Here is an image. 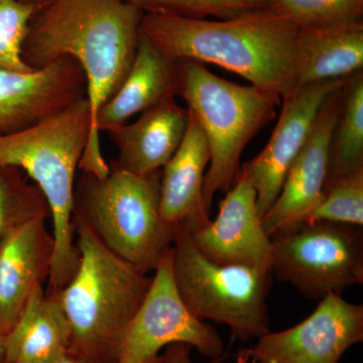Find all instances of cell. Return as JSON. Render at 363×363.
I'll list each match as a JSON object with an SVG mask.
<instances>
[{"label": "cell", "instance_id": "6da1fadb", "mask_svg": "<svg viewBox=\"0 0 363 363\" xmlns=\"http://www.w3.org/2000/svg\"><path fill=\"white\" fill-rule=\"evenodd\" d=\"M143 16L126 0H54L33 13L23 40L21 57L33 71L69 57L84 72L92 123L78 169L99 179L111 168L95 128L97 113L130 73Z\"/></svg>", "mask_w": 363, "mask_h": 363}, {"label": "cell", "instance_id": "7a4b0ae2", "mask_svg": "<svg viewBox=\"0 0 363 363\" xmlns=\"http://www.w3.org/2000/svg\"><path fill=\"white\" fill-rule=\"evenodd\" d=\"M297 32L267 11L217 21L145 14L140 25L162 54L214 64L281 98L298 87Z\"/></svg>", "mask_w": 363, "mask_h": 363}, {"label": "cell", "instance_id": "3957f363", "mask_svg": "<svg viewBox=\"0 0 363 363\" xmlns=\"http://www.w3.org/2000/svg\"><path fill=\"white\" fill-rule=\"evenodd\" d=\"M91 123L89 101L83 97L28 128L0 136V166L21 169L49 205L55 250L45 294L61 292L80 264L73 224L74 190Z\"/></svg>", "mask_w": 363, "mask_h": 363}, {"label": "cell", "instance_id": "277c9868", "mask_svg": "<svg viewBox=\"0 0 363 363\" xmlns=\"http://www.w3.org/2000/svg\"><path fill=\"white\" fill-rule=\"evenodd\" d=\"M73 224L80 264L59 293L71 328L69 354L88 363H116L152 277L105 247L79 215L73 214Z\"/></svg>", "mask_w": 363, "mask_h": 363}, {"label": "cell", "instance_id": "5b68a950", "mask_svg": "<svg viewBox=\"0 0 363 363\" xmlns=\"http://www.w3.org/2000/svg\"><path fill=\"white\" fill-rule=\"evenodd\" d=\"M99 179H76L73 214H77L112 252L149 274L172 247L176 226L161 212V171L138 176L114 164Z\"/></svg>", "mask_w": 363, "mask_h": 363}, {"label": "cell", "instance_id": "8992f818", "mask_svg": "<svg viewBox=\"0 0 363 363\" xmlns=\"http://www.w3.org/2000/svg\"><path fill=\"white\" fill-rule=\"evenodd\" d=\"M178 96L185 100L209 143L211 160L203 195L207 209L217 192L225 194L240 169L247 143L276 117L281 97L255 85L230 82L194 60L179 59Z\"/></svg>", "mask_w": 363, "mask_h": 363}, {"label": "cell", "instance_id": "52a82bcc", "mask_svg": "<svg viewBox=\"0 0 363 363\" xmlns=\"http://www.w3.org/2000/svg\"><path fill=\"white\" fill-rule=\"evenodd\" d=\"M172 269L177 292L198 319L226 325L242 342L271 331L267 305L271 269L214 264L196 247L183 226L176 229Z\"/></svg>", "mask_w": 363, "mask_h": 363}, {"label": "cell", "instance_id": "ba28073f", "mask_svg": "<svg viewBox=\"0 0 363 363\" xmlns=\"http://www.w3.org/2000/svg\"><path fill=\"white\" fill-rule=\"evenodd\" d=\"M272 277L311 300L363 284L362 227L334 222L303 223L271 238Z\"/></svg>", "mask_w": 363, "mask_h": 363}, {"label": "cell", "instance_id": "9c48e42d", "mask_svg": "<svg viewBox=\"0 0 363 363\" xmlns=\"http://www.w3.org/2000/svg\"><path fill=\"white\" fill-rule=\"evenodd\" d=\"M173 343H187L212 360L225 355L216 329L189 311L177 292L169 247L126 332L116 363H157L161 351Z\"/></svg>", "mask_w": 363, "mask_h": 363}, {"label": "cell", "instance_id": "30bf717a", "mask_svg": "<svg viewBox=\"0 0 363 363\" xmlns=\"http://www.w3.org/2000/svg\"><path fill=\"white\" fill-rule=\"evenodd\" d=\"M362 341L363 306L329 294L304 321L260 336L238 353L235 363H339Z\"/></svg>", "mask_w": 363, "mask_h": 363}, {"label": "cell", "instance_id": "8fae6325", "mask_svg": "<svg viewBox=\"0 0 363 363\" xmlns=\"http://www.w3.org/2000/svg\"><path fill=\"white\" fill-rule=\"evenodd\" d=\"M345 80L334 79L298 86L281 98L279 121L266 147L240 167L257 192L260 218L278 198L291 167L311 133L324 100Z\"/></svg>", "mask_w": 363, "mask_h": 363}, {"label": "cell", "instance_id": "7c38bea8", "mask_svg": "<svg viewBox=\"0 0 363 363\" xmlns=\"http://www.w3.org/2000/svg\"><path fill=\"white\" fill-rule=\"evenodd\" d=\"M190 234L196 247L214 264L272 271V240L262 228L257 192L241 169L219 202L216 219Z\"/></svg>", "mask_w": 363, "mask_h": 363}, {"label": "cell", "instance_id": "4fadbf2b", "mask_svg": "<svg viewBox=\"0 0 363 363\" xmlns=\"http://www.w3.org/2000/svg\"><path fill=\"white\" fill-rule=\"evenodd\" d=\"M343 85L324 100L311 133L291 167L278 198L262 216V228L269 238L302 224L323 198L329 147L342 106Z\"/></svg>", "mask_w": 363, "mask_h": 363}, {"label": "cell", "instance_id": "5bb4252c", "mask_svg": "<svg viewBox=\"0 0 363 363\" xmlns=\"http://www.w3.org/2000/svg\"><path fill=\"white\" fill-rule=\"evenodd\" d=\"M84 72L65 57L40 70L0 69V136L23 130L86 97Z\"/></svg>", "mask_w": 363, "mask_h": 363}, {"label": "cell", "instance_id": "9a60e30c", "mask_svg": "<svg viewBox=\"0 0 363 363\" xmlns=\"http://www.w3.org/2000/svg\"><path fill=\"white\" fill-rule=\"evenodd\" d=\"M47 219L26 222L0 245V335L4 337L51 274L55 243Z\"/></svg>", "mask_w": 363, "mask_h": 363}, {"label": "cell", "instance_id": "2e32d148", "mask_svg": "<svg viewBox=\"0 0 363 363\" xmlns=\"http://www.w3.org/2000/svg\"><path fill=\"white\" fill-rule=\"evenodd\" d=\"M210 160L206 135L194 114L189 111L187 130L180 147L162 169L161 212L171 225L186 227L193 233L211 222L203 195Z\"/></svg>", "mask_w": 363, "mask_h": 363}, {"label": "cell", "instance_id": "e0dca14e", "mask_svg": "<svg viewBox=\"0 0 363 363\" xmlns=\"http://www.w3.org/2000/svg\"><path fill=\"white\" fill-rule=\"evenodd\" d=\"M189 123L187 108L167 98L140 113L133 123L107 131L118 149L111 164L138 176L161 171L185 136Z\"/></svg>", "mask_w": 363, "mask_h": 363}, {"label": "cell", "instance_id": "ac0fdd59", "mask_svg": "<svg viewBox=\"0 0 363 363\" xmlns=\"http://www.w3.org/2000/svg\"><path fill=\"white\" fill-rule=\"evenodd\" d=\"M178 61L162 54L140 33L130 73L116 94L98 111V133L125 124L131 116L169 97L178 96Z\"/></svg>", "mask_w": 363, "mask_h": 363}, {"label": "cell", "instance_id": "d6986e66", "mask_svg": "<svg viewBox=\"0 0 363 363\" xmlns=\"http://www.w3.org/2000/svg\"><path fill=\"white\" fill-rule=\"evenodd\" d=\"M4 340V363H51L69 354L71 328L60 294L38 288Z\"/></svg>", "mask_w": 363, "mask_h": 363}, {"label": "cell", "instance_id": "ffe728a7", "mask_svg": "<svg viewBox=\"0 0 363 363\" xmlns=\"http://www.w3.org/2000/svg\"><path fill=\"white\" fill-rule=\"evenodd\" d=\"M298 87L363 71V21L297 28Z\"/></svg>", "mask_w": 363, "mask_h": 363}, {"label": "cell", "instance_id": "44dd1931", "mask_svg": "<svg viewBox=\"0 0 363 363\" xmlns=\"http://www.w3.org/2000/svg\"><path fill=\"white\" fill-rule=\"evenodd\" d=\"M363 169V71L346 78L329 147L328 179Z\"/></svg>", "mask_w": 363, "mask_h": 363}, {"label": "cell", "instance_id": "7402d4cb", "mask_svg": "<svg viewBox=\"0 0 363 363\" xmlns=\"http://www.w3.org/2000/svg\"><path fill=\"white\" fill-rule=\"evenodd\" d=\"M50 218L44 194L21 169L0 166V245L18 227L33 219Z\"/></svg>", "mask_w": 363, "mask_h": 363}, {"label": "cell", "instance_id": "603a6c76", "mask_svg": "<svg viewBox=\"0 0 363 363\" xmlns=\"http://www.w3.org/2000/svg\"><path fill=\"white\" fill-rule=\"evenodd\" d=\"M264 11L296 28L362 20L363 0H264Z\"/></svg>", "mask_w": 363, "mask_h": 363}, {"label": "cell", "instance_id": "cb8c5ba5", "mask_svg": "<svg viewBox=\"0 0 363 363\" xmlns=\"http://www.w3.org/2000/svg\"><path fill=\"white\" fill-rule=\"evenodd\" d=\"M319 221L363 226V169L326 180L321 202L303 223Z\"/></svg>", "mask_w": 363, "mask_h": 363}, {"label": "cell", "instance_id": "d4e9b609", "mask_svg": "<svg viewBox=\"0 0 363 363\" xmlns=\"http://www.w3.org/2000/svg\"><path fill=\"white\" fill-rule=\"evenodd\" d=\"M145 14L206 20H233L264 11V0H126Z\"/></svg>", "mask_w": 363, "mask_h": 363}, {"label": "cell", "instance_id": "484cf974", "mask_svg": "<svg viewBox=\"0 0 363 363\" xmlns=\"http://www.w3.org/2000/svg\"><path fill=\"white\" fill-rule=\"evenodd\" d=\"M35 13L20 0H0V69L33 72L23 62L21 49Z\"/></svg>", "mask_w": 363, "mask_h": 363}, {"label": "cell", "instance_id": "4316f807", "mask_svg": "<svg viewBox=\"0 0 363 363\" xmlns=\"http://www.w3.org/2000/svg\"><path fill=\"white\" fill-rule=\"evenodd\" d=\"M193 347L187 343L169 344L164 348L157 363H193L191 352ZM224 358L212 360L211 363H221Z\"/></svg>", "mask_w": 363, "mask_h": 363}, {"label": "cell", "instance_id": "83f0119b", "mask_svg": "<svg viewBox=\"0 0 363 363\" xmlns=\"http://www.w3.org/2000/svg\"><path fill=\"white\" fill-rule=\"evenodd\" d=\"M26 6L33 7L35 11H40L43 7L47 6L48 4H51L54 0H20Z\"/></svg>", "mask_w": 363, "mask_h": 363}, {"label": "cell", "instance_id": "f1b7e54d", "mask_svg": "<svg viewBox=\"0 0 363 363\" xmlns=\"http://www.w3.org/2000/svg\"><path fill=\"white\" fill-rule=\"evenodd\" d=\"M51 363H88L84 362V360L79 359V358L75 357H72L70 354H67L65 357L59 358V359L55 360Z\"/></svg>", "mask_w": 363, "mask_h": 363}, {"label": "cell", "instance_id": "f546056e", "mask_svg": "<svg viewBox=\"0 0 363 363\" xmlns=\"http://www.w3.org/2000/svg\"><path fill=\"white\" fill-rule=\"evenodd\" d=\"M4 337L0 335V363H4Z\"/></svg>", "mask_w": 363, "mask_h": 363}]
</instances>
